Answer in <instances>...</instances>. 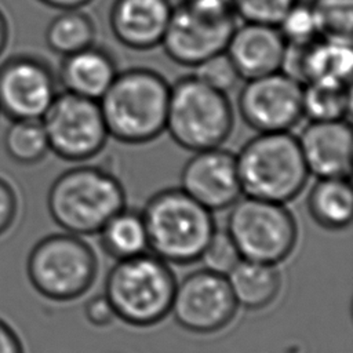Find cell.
Masks as SVG:
<instances>
[{
	"label": "cell",
	"instance_id": "cell-18",
	"mask_svg": "<svg viewBox=\"0 0 353 353\" xmlns=\"http://www.w3.org/2000/svg\"><path fill=\"white\" fill-rule=\"evenodd\" d=\"M285 47L277 26L244 22L234 26L225 52L240 79L250 80L279 72Z\"/></svg>",
	"mask_w": 353,
	"mask_h": 353
},
{
	"label": "cell",
	"instance_id": "cell-5",
	"mask_svg": "<svg viewBox=\"0 0 353 353\" xmlns=\"http://www.w3.org/2000/svg\"><path fill=\"white\" fill-rule=\"evenodd\" d=\"M244 196L285 204L306 186L309 172L290 131L258 132L236 154Z\"/></svg>",
	"mask_w": 353,
	"mask_h": 353
},
{
	"label": "cell",
	"instance_id": "cell-4",
	"mask_svg": "<svg viewBox=\"0 0 353 353\" xmlns=\"http://www.w3.org/2000/svg\"><path fill=\"white\" fill-rule=\"evenodd\" d=\"M176 287V279L165 261L154 254L119 259L108 272L105 296L116 319L132 327H152L167 314Z\"/></svg>",
	"mask_w": 353,
	"mask_h": 353
},
{
	"label": "cell",
	"instance_id": "cell-13",
	"mask_svg": "<svg viewBox=\"0 0 353 353\" xmlns=\"http://www.w3.org/2000/svg\"><path fill=\"white\" fill-rule=\"evenodd\" d=\"M234 26V15H211L179 3L172 7L160 46L172 62L196 68L225 51Z\"/></svg>",
	"mask_w": 353,
	"mask_h": 353
},
{
	"label": "cell",
	"instance_id": "cell-8",
	"mask_svg": "<svg viewBox=\"0 0 353 353\" xmlns=\"http://www.w3.org/2000/svg\"><path fill=\"white\" fill-rule=\"evenodd\" d=\"M226 233L241 259L277 265L287 259L298 241V225L284 204L241 196L226 222Z\"/></svg>",
	"mask_w": 353,
	"mask_h": 353
},
{
	"label": "cell",
	"instance_id": "cell-30",
	"mask_svg": "<svg viewBox=\"0 0 353 353\" xmlns=\"http://www.w3.org/2000/svg\"><path fill=\"white\" fill-rule=\"evenodd\" d=\"M240 259L241 256L226 230H215L200 258L205 269L223 276H226Z\"/></svg>",
	"mask_w": 353,
	"mask_h": 353
},
{
	"label": "cell",
	"instance_id": "cell-7",
	"mask_svg": "<svg viewBox=\"0 0 353 353\" xmlns=\"http://www.w3.org/2000/svg\"><path fill=\"white\" fill-rule=\"evenodd\" d=\"M26 273L40 295L55 302H69L84 295L95 283L98 258L77 234L52 233L30 250Z\"/></svg>",
	"mask_w": 353,
	"mask_h": 353
},
{
	"label": "cell",
	"instance_id": "cell-32",
	"mask_svg": "<svg viewBox=\"0 0 353 353\" xmlns=\"http://www.w3.org/2000/svg\"><path fill=\"white\" fill-rule=\"evenodd\" d=\"M18 214V194L14 186L0 176V236L10 229Z\"/></svg>",
	"mask_w": 353,
	"mask_h": 353
},
{
	"label": "cell",
	"instance_id": "cell-25",
	"mask_svg": "<svg viewBox=\"0 0 353 353\" xmlns=\"http://www.w3.org/2000/svg\"><path fill=\"white\" fill-rule=\"evenodd\" d=\"M6 154L17 164L33 165L50 152L41 120H11L4 131Z\"/></svg>",
	"mask_w": 353,
	"mask_h": 353
},
{
	"label": "cell",
	"instance_id": "cell-11",
	"mask_svg": "<svg viewBox=\"0 0 353 353\" xmlns=\"http://www.w3.org/2000/svg\"><path fill=\"white\" fill-rule=\"evenodd\" d=\"M58 95L57 73L43 58L19 52L0 63V114L41 120Z\"/></svg>",
	"mask_w": 353,
	"mask_h": 353
},
{
	"label": "cell",
	"instance_id": "cell-24",
	"mask_svg": "<svg viewBox=\"0 0 353 353\" xmlns=\"http://www.w3.org/2000/svg\"><path fill=\"white\" fill-rule=\"evenodd\" d=\"M350 109V83L316 80L302 87V114L309 121L347 120Z\"/></svg>",
	"mask_w": 353,
	"mask_h": 353
},
{
	"label": "cell",
	"instance_id": "cell-23",
	"mask_svg": "<svg viewBox=\"0 0 353 353\" xmlns=\"http://www.w3.org/2000/svg\"><path fill=\"white\" fill-rule=\"evenodd\" d=\"M95 36L97 28L92 18L81 8L59 11L44 30L47 47L61 57L92 46Z\"/></svg>",
	"mask_w": 353,
	"mask_h": 353
},
{
	"label": "cell",
	"instance_id": "cell-6",
	"mask_svg": "<svg viewBox=\"0 0 353 353\" xmlns=\"http://www.w3.org/2000/svg\"><path fill=\"white\" fill-rule=\"evenodd\" d=\"M234 113L228 94L194 74L181 77L170 88L165 131L189 152L221 146L230 135Z\"/></svg>",
	"mask_w": 353,
	"mask_h": 353
},
{
	"label": "cell",
	"instance_id": "cell-19",
	"mask_svg": "<svg viewBox=\"0 0 353 353\" xmlns=\"http://www.w3.org/2000/svg\"><path fill=\"white\" fill-rule=\"evenodd\" d=\"M113 57L95 44L62 57L57 80L63 91L99 101L117 76Z\"/></svg>",
	"mask_w": 353,
	"mask_h": 353
},
{
	"label": "cell",
	"instance_id": "cell-2",
	"mask_svg": "<svg viewBox=\"0 0 353 353\" xmlns=\"http://www.w3.org/2000/svg\"><path fill=\"white\" fill-rule=\"evenodd\" d=\"M52 221L68 233H99L105 223L125 208V192L119 178L99 165L81 164L61 172L47 193Z\"/></svg>",
	"mask_w": 353,
	"mask_h": 353
},
{
	"label": "cell",
	"instance_id": "cell-12",
	"mask_svg": "<svg viewBox=\"0 0 353 353\" xmlns=\"http://www.w3.org/2000/svg\"><path fill=\"white\" fill-rule=\"evenodd\" d=\"M302 84L281 70L245 80L237 109L244 123L256 132H284L302 114Z\"/></svg>",
	"mask_w": 353,
	"mask_h": 353
},
{
	"label": "cell",
	"instance_id": "cell-9",
	"mask_svg": "<svg viewBox=\"0 0 353 353\" xmlns=\"http://www.w3.org/2000/svg\"><path fill=\"white\" fill-rule=\"evenodd\" d=\"M41 123L50 152L66 161L95 157L109 139L99 102L66 91L58 92Z\"/></svg>",
	"mask_w": 353,
	"mask_h": 353
},
{
	"label": "cell",
	"instance_id": "cell-15",
	"mask_svg": "<svg viewBox=\"0 0 353 353\" xmlns=\"http://www.w3.org/2000/svg\"><path fill=\"white\" fill-rule=\"evenodd\" d=\"M352 69V39L319 36L307 44H287L280 70L303 85L316 80L350 83Z\"/></svg>",
	"mask_w": 353,
	"mask_h": 353
},
{
	"label": "cell",
	"instance_id": "cell-29",
	"mask_svg": "<svg viewBox=\"0 0 353 353\" xmlns=\"http://www.w3.org/2000/svg\"><path fill=\"white\" fill-rule=\"evenodd\" d=\"M193 69L197 79L225 94H228L240 80L234 65L225 51L210 57Z\"/></svg>",
	"mask_w": 353,
	"mask_h": 353
},
{
	"label": "cell",
	"instance_id": "cell-36",
	"mask_svg": "<svg viewBox=\"0 0 353 353\" xmlns=\"http://www.w3.org/2000/svg\"><path fill=\"white\" fill-rule=\"evenodd\" d=\"M10 40V23L7 19V15L0 8V57L6 51Z\"/></svg>",
	"mask_w": 353,
	"mask_h": 353
},
{
	"label": "cell",
	"instance_id": "cell-17",
	"mask_svg": "<svg viewBox=\"0 0 353 353\" xmlns=\"http://www.w3.org/2000/svg\"><path fill=\"white\" fill-rule=\"evenodd\" d=\"M171 12L170 0H113L109 28L125 48L148 51L161 44Z\"/></svg>",
	"mask_w": 353,
	"mask_h": 353
},
{
	"label": "cell",
	"instance_id": "cell-3",
	"mask_svg": "<svg viewBox=\"0 0 353 353\" xmlns=\"http://www.w3.org/2000/svg\"><path fill=\"white\" fill-rule=\"evenodd\" d=\"M141 214L149 250L167 263L189 265L200 261L216 230L212 211L181 188L154 193Z\"/></svg>",
	"mask_w": 353,
	"mask_h": 353
},
{
	"label": "cell",
	"instance_id": "cell-34",
	"mask_svg": "<svg viewBox=\"0 0 353 353\" xmlns=\"http://www.w3.org/2000/svg\"><path fill=\"white\" fill-rule=\"evenodd\" d=\"M0 353H25L17 332L0 319Z\"/></svg>",
	"mask_w": 353,
	"mask_h": 353
},
{
	"label": "cell",
	"instance_id": "cell-27",
	"mask_svg": "<svg viewBox=\"0 0 353 353\" xmlns=\"http://www.w3.org/2000/svg\"><path fill=\"white\" fill-rule=\"evenodd\" d=\"M287 44H307L320 36L310 3H295L276 25Z\"/></svg>",
	"mask_w": 353,
	"mask_h": 353
},
{
	"label": "cell",
	"instance_id": "cell-21",
	"mask_svg": "<svg viewBox=\"0 0 353 353\" xmlns=\"http://www.w3.org/2000/svg\"><path fill=\"white\" fill-rule=\"evenodd\" d=\"M313 221L327 230L346 229L353 218V192L349 176L317 178L307 197Z\"/></svg>",
	"mask_w": 353,
	"mask_h": 353
},
{
	"label": "cell",
	"instance_id": "cell-35",
	"mask_svg": "<svg viewBox=\"0 0 353 353\" xmlns=\"http://www.w3.org/2000/svg\"><path fill=\"white\" fill-rule=\"evenodd\" d=\"M37 1L44 4L46 7L62 11V10L83 8L84 6L90 4L92 0H37Z\"/></svg>",
	"mask_w": 353,
	"mask_h": 353
},
{
	"label": "cell",
	"instance_id": "cell-22",
	"mask_svg": "<svg viewBox=\"0 0 353 353\" xmlns=\"http://www.w3.org/2000/svg\"><path fill=\"white\" fill-rule=\"evenodd\" d=\"M101 247L114 259H127L148 252V233L142 214L123 208L99 232Z\"/></svg>",
	"mask_w": 353,
	"mask_h": 353
},
{
	"label": "cell",
	"instance_id": "cell-14",
	"mask_svg": "<svg viewBox=\"0 0 353 353\" xmlns=\"http://www.w3.org/2000/svg\"><path fill=\"white\" fill-rule=\"evenodd\" d=\"M210 211L232 207L241 196L236 154L218 148L193 152L181 171V186Z\"/></svg>",
	"mask_w": 353,
	"mask_h": 353
},
{
	"label": "cell",
	"instance_id": "cell-16",
	"mask_svg": "<svg viewBox=\"0 0 353 353\" xmlns=\"http://www.w3.org/2000/svg\"><path fill=\"white\" fill-rule=\"evenodd\" d=\"M296 139L309 175L317 178L350 175L353 134L347 120L309 121Z\"/></svg>",
	"mask_w": 353,
	"mask_h": 353
},
{
	"label": "cell",
	"instance_id": "cell-10",
	"mask_svg": "<svg viewBox=\"0 0 353 353\" xmlns=\"http://www.w3.org/2000/svg\"><path fill=\"white\" fill-rule=\"evenodd\" d=\"M237 303L226 276L205 268L176 283L171 310L175 323L193 334H214L234 319Z\"/></svg>",
	"mask_w": 353,
	"mask_h": 353
},
{
	"label": "cell",
	"instance_id": "cell-33",
	"mask_svg": "<svg viewBox=\"0 0 353 353\" xmlns=\"http://www.w3.org/2000/svg\"><path fill=\"white\" fill-rule=\"evenodd\" d=\"M179 3L211 15H234L233 0H181Z\"/></svg>",
	"mask_w": 353,
	"mask_h": 353
},
{
	"label": "cell",
	"instance_id": "cell-31",
	"mask_svg": "<svg viewBox=\"0 0 353 353\" xmlns=\"http://www.w3.org/2000/svg\"><path fill=\"white\" fill-rule=\"evenodd\" d=\"M84 316L91 325L99 328L108 327L116 320L114 310L105 294L94 295L85 302Z\"/></svg>",
	"mask_w": 353,
	"mask_h": 353
},
{
	"label": "cell",
	"instance_id": "cell-28",
	"mask_svg": "<svg viewBox=\"0 0 353 353\" xmlns=\"http://www.w3.org/2000/svg\"><path fill=\"white\" fill-rule=\"evenodd\" d=\"M299 0H233V14L243 22L277 25Z\"/></svg>",
	"mask_w": 353,
	"mask_h": 353
},
{
	"label": "cell",
	"instance_id": "cell-20",
	"mask_svg": "<svg viewBox=\"0 0 353 353\" xmlns=\"http://www.w3.org/2000/svg\"><path fill=\"white\" fill-rule=\"evenodd\" d=\"M237 306L261 310L272 305L281 290V274L276 265L240 259L226 274Z\"/></svg>",
	"mask_w": 353,
	"mask_h": 353
},
{
	"label": "cell",
	"instance_id": "cell-1",
	"mask_svg": "<svg viewBox=\"0 0 353 353\" xmlns=\"http://www.w3.org/2000/svg\"><path fill=\"white\" fill-rule=\"evenodd\" d=\"M170 88L165 77L149 68L119 72L98 101L109 138L142 145L160 137L165 131Z\"/></svg>",
	"mask_w": 353,
	"mask_h": 353
},
{
	"label": "cell",
	"instance_id": "cell-26",
	"mask_svg": "<svg viewBox=\"0 0 353 353\" xmlns=\"http://www.w3.org/2000/svg\"><path fill=\"white\" fill-rule=\"evenodd\" d=\"M320 36L352 39L353 0H312Z\"/></svg>",
	"mask_w": 353,
	"mask_h": 353
}]
</instances>
